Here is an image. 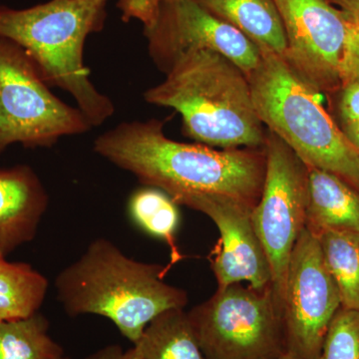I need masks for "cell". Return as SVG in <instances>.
<instances>
[{"instance_id":"5","label":"cell","mask_w":359,"mask_h":359,"mask_svg":"<svg viewBox=\"0 0 359 359\" xmlns=\"http://www.w3.org/2000/svg\"><path fill=\"white\" fill-rule=\"evenodd\" d=\"M255 109L275 134L309 168L337 175L359 192V154L318 101L313 88L285 61L261 50L248 76Z\"/></svg>"},{"instance_id":"28","label":"cell","mask_w":359,"mask_h":359,"mask_svg":"<svg viewBox=\"0 0 359 359\" xmlns=\"http://www.w3.org/2000/svg\"><path fill=\"white\" fill-rule=\"evenodd\" d=\"M89 1L92 2L96 7H98L99 9L104 11V7H105V4L107 0H89Z\"/></svg>"},{"instance_id":"13","label":"cell","mask_w":359,"mask_h":359,"mask_svg":"<svg viewBox=\"0 0 359 359\" xmlns=\"http://www.w3.org/2000/svg\"><path fill=\"white\" fill-rule=\"evenodd\" d=\"M48 204L46 189L32 167L0 168V256L33 241Z\"/></svg>"},{"instance_id":"14","label":"cell","mask_w":359,"mask_h":359,"mask_svg":"<svg viewBox=\"0 0 359 359\" xmlns=\"http://www.w3.org/2000/svg\"><path fill=\"white\" fill-rule=\"evenodd\" d=\"M309 168L306 229L359 233V192L344 179Z\"/></svg>"},{"instance_id":"8","label":"cell","mask_w":359,"mask_h":359,"mask_svg":"<svg viewBox=\"0 0 359 359\" xmlns=\"http://www.w3.org/2000/svg\"><path fill=\"white\" fill-rule=\"evenodd\" d=\"M264 149L266 174L261 198L252 211V221L271 266V289L283 311L290 256L306 226L309 168L269 131Z\"/></svg>"},{"instance_id":"6","label":"cell","mask_w":359,"mask_h":359,"mask_svg":"<svg viewBox=\"0 0 359 359\" xmlns=\"http://www.w3.org/2000/svg\"><path fill=\"white\" fill-rule=\"evenodd\" d=\"M187 313L205 359H278L287 353L283 311L271 287H218Z\"/></svg>"},{"instance_id":"27","label":"cell","mask_w":359,"mask_h":359,"mask_svg":"<svg viewBox=\"0 0 359 359\" xmlns=\"http://www.w3.org/2000/svg\"><path fill=\"white\" fill-rule=\"evenodd\" d=\"M341 131L359 154V122L342 123Z\"/></svg>"},{"instance_id":"7","label":"cell","mask_w":359,"mask_h":359,"mask_svg":"<svg viewBox=\"0 0 359 359\" xmlns=\"http://www.w3.org/2000/svg\"><path fill=\"white\" fill-rule=\"evenodd\" d=\"M91 128L79 108L52 93L22 47L0 39V155L13 144L51 147Z\"/></svg>"},{"instance_id":"23","label":"cell","mask_w":359,"mask_h":359,"mask_svg":"<svg viewBox=\"0 0 359 359\" xmlns=\"http://www.w3.org/2000/svg\"><path fill=\"white\" fill-rule=\"evenodd\" d=\"M162 0H119L124 20H137L148 25L154 18Z\"/></svg>"},{"instance_id":"10","label":"cell","mask_w":359,"mask_h":359,"mask_svg":"<svg viewBox=\"0 0 359 359\" xmlns=\"http://www.w3.org/2000/svg\"><path fill=\"white\" fill-rule=\"evenodd\" d=\"M144 34L151 57L164 73L181 54L193 50L218 52L247 76L261 61L254 42L196 0H162Z\"/></svg>"},{"instance_id":"16","label":"cell","mask_w":359,"mask_h":359,"mask_svg":"<svg viewBox=\"0 0 359 359\" xmlns=\"http://www.w3.org/2000/svg\"><path fill=\"white\" fill-rule=\"evenodd\" d=\"M135 346L143 359H205L184 309L159 314Z\"/></svg>"},{"instance_id":"18","label":"cell","mask_w":359,"mask_h":359,"mask_svg":"<svg viewBox=\"0 0 359 359\" xmlns=\"http://www.w3.org/2000/svg\"><path fill=\"white\" fill-rule=\"evenodd\" d=\"M128 214L140 230L169 245L172 264L182 259L176 244L180 226L179 205L169 195L154 187L139 189L130 197Z\"/></svg>"},{"instance_id":"25","label":"cell","mask_w":359,"mask_h":359,"mask_svg":"<svg viewBox=\"0 0 359 359\" xmlns=\"http://www.w3.org/2000/svg\"><path fill=\"white\" fill-rule=\"evenodd\" d=\"M85 359H143L138 347L133 346L128 351H124L118 344H110L90 354Z\"/></svg>"},{"instance_id":"15","label":"cell","mask_w":359,"mask_h":359,"mask_svg":"<svg viewBox=\"0 0 359 359\" xmlns=\"http://www.w3.org/2000/svg\"><path fill=\"white\" fill-rule=\"evenodd\" d=\"M219 20L240 30L259 50L285 58L287 37L273 0H196Z\"/></svg>"},{"instance_id":"9","label":"cell","mask_w":359,"mask_h":359,"mask_svg":"<svg viewBox=\"0 0 359 359\" xmlns=\"http://www.w3.org/2000/svg\"><path fill=\"white\" fill-rule=\"evenodd\" d=\"M282 306L287 353L318 359L341 299L318 238L306 228L290 256Z\"/></svg>"},{"instance_id":"2","label":"cell","mask_w":359,"mask_h":359,"mask_svg":"<svg viewBox=\"0 0 359 359\" xmlns=\"http://www.w3.org/2000/svg\"><path fill=\"white\" fill-rule=\"evenodd\" d=\"M168 269L136 261L111 241L96 238L56 276L57 299L73 318H108L135 346L159 314L188 304L185 290L165 283Z\"/></svg>"},{"instance_id":"3","label":"cell","mask_w":359,"mask_h":359,"mask_svg":"<svg viewBox=\"0 0 359 359\" xmlns=\"http://www.w3.org/2000/svg\"><path fill=\"white\" fill-rule=\"evenodd\" d=\"M144 98L177 111L184 132L198 143L222 149H262L266 143L247 75L218 52L181 54Z\"/></svg>"},{"instance_id":"24","label":"cell","mask_w":359,"mask_h":359,"mask_svg":"<svg viewBox=\"0 0 359 359\" xmlns=\"http://www.w3.org/2000/svg\"><path fill=\"white\" fill-rule=\"evenodd\" d=\"M340 89L339 109L342 123L359 122V82H346Z\"/></svg>"},{"instance_id":"12","label":"cell","mask_w":359,"mask_h":359,"mask_svg":"<svg viewBox=\"0 0 359 359\" xmlns=\"http://www.w3.org/2000/svg\"><path fill=\"white\" fill-rule=\"evenodd\" d=\"M180 205L203 212L218 228L219 238L211 254L219 289L248 283L257 290L271 287V271L252 221L254 208L219 195L194 196Z\"/></svg>"},{"instance_id":"20","label":"cell","mask_w":359,"mask_h":359,"mask_svg":"<svg viewBox=\"0 0 359 359\" xmlns=\"http://www.w3.org/2000/svg\"><path fill=\"white\" fill-rule=\"evenodd\" d=\"M0 359H69L49 334L48 320L36 313L0 323Z\"/></svg>"},{"instance_id":"11","label":"cell","mask_w":359,"mask_h":359,"mask_svg":"<svg viewBox=\"0 0 359 359\" xmlns=\"http://www.w3.org/2000/svg\"><path fill=\"white\" fill-rule=\"evenodd\" d=\"M282 20L285 59L316 92H334L341 85L347 21L327 0H273Z\"/></svg>"},{"instance_id":"26","label":"cell","mask_w":359,"mask_h":359,"mask_svg":"<svg viewBox=\"0 0 359 359\" xmlns=\"http://www.w3.org/2000/svg\"><path fill=\"white\" fill-rule=\"evenodd\" d=\"M344 14L348 22L359 25V0H327Z\"/></svg>"},{"instance_id":"17","label":"cell","mask_w":359,"mask_h":359,"mask_svg":"<svg viewBox=\"0 0 359 359\" xmlns=\"http://www.w3.org/2000/svg\"><path fill=\"white\" fill-rule=\"evenodd\" d=\"M48 287L47 278L30 264L0 256V323L39 313Z\"/></svg>"},{"instance_id":"1","label":"cell","mask_w":359,"mask_h":359,"mask_svg":"<svg viewBox=\"0 0 359 359\" xmlns=\"http://www.w3.org/2000/svg\"><path fill=\"white\" fill-rule=\"evenodd\" d=\"M163 127L156 119L123 122L94 141V152L177 205L194 196L219 195L255 208L266 174L264 148L215 150L172 140Z\"/></svg>"},{"instance_id":"19","label":"cell","mask_w":359,"mask_h":359,"mask_svg":"<svg viewBox=\"0 0 359 359\" xmlns=\"http://www.w3.org/2000/svg\"><path fill=\"white\" fill-rule=\"evenodd\" d=\"M316 237L339 289L341 308L359 311V233L323 231Z\"/></svg>"},{"instance_id":"22","label":"cell","mask_w":359,"mask_h":359,"mask_svg":"<svg viewBox=\"0 0 359 359\" xmlns=\"http://www.w3.org/2000/svg\"><path fill=\"white\" fill-rule=\"evenodd\" d=\"M340 80L341 84L351 81L359 82V25L348 21L344 55L340 65Z\"/></svg>"},{"instance_id":"29","label":"cell","mask_w":359,"mask_h":359,"mask_svg":"<svg viewBox=\"0 0 359 359\" xmlns=\"http://www.w3.org/2000/svg\"><path fill=\"white\" fill-rule=\"evenodd\" d=\"M278 359H302V358H297V356L292 355V354H290V353H285V354H283V356H280V358H278Z\"/></svg>"},{"instance_id":"21","label":"cell","mask_w":359,"mask_h":359,"mask_svg":"<svg viewBox=\"0 0 359 359\" xmlns=\"http://www.w3.org/2000/svg\"><path fill=\"white\" fill-rule=\"evenodd\" d=\"M318 359H359V311L339 309L328 327Z\"/></svg>"},{"instance_id":"4","label":"cell","mask_w":359,"mask_h":359,"mask_svg":"<svg viewBox=\"0 0 359 359\" xmlns=\"http://www.w3.org/2000/svg\"><path fill=\"white\" fill-rule=\"evenodd\" d=\"M104 11L89 0H50L25 9L0 6V39L26 51L49 86L65 90L92 127L112 117L114 104L90 80L85 41L101 29Z\"/></svg>"}]
</instances>
